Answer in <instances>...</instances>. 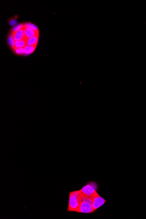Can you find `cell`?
I'll return each mask as SVG.
<instances>
[{"label": "cell", "mask_w": 146, "mask_h": 219, "mask_svg": "<svg viewBox=\"0 0 146 219\" xmlns=\"http://www.w3.org/2000/svg\"><path fill=\"white\" fill-rule=\"evenodd\" d=\"M81 198L82 195L80 190L71 192L69 197L68 211L78 212L81 203Z\"/></svg>", "instance_id": "obj_1"}, {"label": "cell", "mask_w": 146, "mask_h": 219, "mask_svg": "<svg viewBox=\"0 0 146 219\" xmlns=\"http://www.w3.org/2000/svg\"><path fill=\"white\" fill-rule=\"evenodd\" d=\"M97 185L95 182H90L80 190L81 195L87 198H93L98 195L97 192Z\"/></svg>", "instance_id": "obj_2"}, {"label": "cell", "mask_w": 146, "mask_h": 219, "mask_svg": "<svg viewBox=\"0 0 146 219\" xmlns=\"http://www.w3.org/2000/svg\"><path fill=\"white\" fill-rule=\"evenodd\" d=\"M92 198H87L82 196L81 203L78 212L80 213H91L94 212L92 207Z\"/></svg>", "instance_id": "obj_3"}, {"label": "cell", "mask_w": 146, "mask_h": 219, "mask_svg": "<svg viewBox=\"0 0 146 219\" xmlns=\"http://www.w3.org/2000/svg\"><path fill=\"white\" fill-rule=\"evenodd\" d=\"M106 200L104 199L101 197V196L98 195L95 197L92 198V207L94 209L95 212L97 210L99 207L103 205Z\"/></svg>", "instance_id": "obj_4"}, {"label": "cell", "mask_w": 146, "mask_h": 219, "mask_svg": "<svg viewBox=\"0 0 146 219\" xmlns=\"http://www.w3.org/2000/svg\"><path fill=\"white\" fill-rule=\"evenodd\" d=\"M11 34H12L13 38H14L15 41L26 39L24 29H21L17 32L13 33Z\"/></svg>", "instance_id": "obj_5"}, {"label": "cell", "mask_w": 146, "mask_h": 219, "mask_svg": "<svg viewBox=\"0 0 146 219\" xmlns=\"http://www.w3.org/2000/svg\"><path fill=\"white\" fill-rule=\"evenodd\" d=\"M24 30L26 39L33 36H38V32H36L30 28L24 27Z\"/></svg>", "instance_id": "obj_6"}, {"label": "cell", "mask_w": 146, "mask_h": 219, "mask_svg": "<svg viewBox=\"0 0 146 219\" xmlns=\"http://www.w3.org/2000/svg\"><path fill=\"white\" fill-rule=\"evenodd\" d=\"M38 39V36H33L26 39V45L36 46Z\"/></svg>", "instance_id": "obj_7"}, {"label": "cell", "mask_w": 146, "mask_h": 219, "mask_svg": "<svg viewBox=\"0 0 146 219\" xmlns=\"http://www.w3.org/2000/svg\"><path fill=\"white\" fill-rule=\"evenodd\" d=\"M36 46H33L26 45L24 47V54L26 55H29L33 53L35 50Z\"/></svg>", "instance_id": "obj_8"}, {"label": "cell", "mask_w": 146, "mask_h": 219, "mask_svg": "<svg viewBox=\"0 0 146 219\" xmlns=\"http://www.w3.org/2000/svg\"><path fill=\"white\" fill-rule=\"evenodd\" d=\"M26 39L15 41V48H24L26 45Z\"/></svg>", "instance_id": "obj_9"}, {"label": "cell", "mask_w": 146, "mask_h": 219, "mask_svg": "<svg viewBox=\"0 0 146 219\" xmlns=\"http://www.w3.org/2000/svg\"><path fill=\"white\" fill-rule=\"evenodd\" d=\"M8 43L11 47H12L13 49L15 48V40L13 38L12 34H11L9 36V38H8Z\"/></svg>", "instance_id": "obj_10"}, {"label": "cell", "mask_w": 146, "mask_h": 219, "mask_svg": "<svg viewBox=\"0 0 146 219\" xmlns=\"http://www.w3.org/2000/svg\"><path fill=\"white\" fill-rule=\"evenodd\" d=\"M24 27L30 28L36 32H38V29L35 25L31 23H26L24 25Z\"/></svg>", "instance_id": "obj_11"}, {"label": "cell", "mask_w": 146, "mask_h": 219, "mask_svg": "<svg viewBox=\"0 0 146 219\" xmlns=\"http://www.w3.org/2000/svg\"><path fill=\"white\" fill-rule=\"evenodd\" d=\"M24 25L22 24H19L18 25H16L15 26L13 27V28L12 29V32L13 33H15V32H17L19 30H21V29H24Z\"/></svg>", "instance_id": "obj_12"}, {"label": "cell", "mask_w": 146, "mask_h": 219, "mask_svg": "<svg viewBox=\"0 0 146 219\" xmlns=\"http://www.w3.org/2000/svg\"><path fill=\"white\" fill-rule=\"evenodd\" d=\"M14 51L16 52V54H24V48H14Z\"/></svg>", "instance_id": "obj_13"}, {"label": "cell", "mask_w": 146, "mask_h": 219, "mask_svg": "<svg viewBox=\"0 0 146 219\" xmlns=\"http://www.w3.org/2000/svg\"><path fill=\"white\" fill-rule=\"evenodd\" d=\"M17 23V21L15 19H12L10 21L9 25L11 26H15Z\"/></svg>", "instance_id": "obj_14"}]
</instances>
